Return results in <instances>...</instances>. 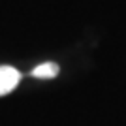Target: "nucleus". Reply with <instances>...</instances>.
Returning <instances> with one entry per match:
<instances>
[{
	"instance_id": "1",
	"label": "nucleus",
	"mask_w": 126,
	"mask_h": 126,
	"mask_svg": "<svg viewBox=\"0 0 126 126\" xmlns=\"http://www.w3.org/2000/svg\"><path fill=\"white\" fill-rule=\"evenodd\" d=\"M21 81V74L19 70L13 66H0V96L10 94Z\"/></svg>"
},
{
	"instance_id": "2",
	"label": "nucleus",
	"mask_w": 126,
	"mask_h": 126,
	"mask_svg": "<svg viewBox=\"0 0 126 126\" xmlns=\"http://www.w3.org/2000/svg\"><path fill=\"white\" fill-rule=\"evenodd\" d=\"M30 75L32 77H38V79H51L55 75H58V66L55 62H43L32 70Z\"/></svg>"
}]
</instances>
